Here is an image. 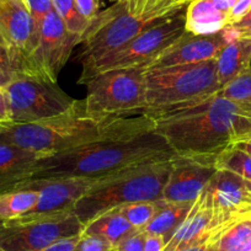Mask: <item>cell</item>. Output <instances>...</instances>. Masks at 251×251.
<instances>
[{
    "instance_id": "6da1fadb",
    "label": "cell",
    "mask_w": 251,
    "mask_h": 251,
    "mask_svg": "<svg viewBox=\"0 0 251 251\" xmlns=\"http://www.w3.org/2000/svg\"><path fill=\"white\" fill-rule=\"evenodd\" d=\"M153 120L156 133L185 158L216 161L224 151L251 137V110L218 94Z\"/></svg>"
},
{
    "instance_id": "7a4b0ae2",
    "label": "cell",
    "mask_w": 251,
    "mask_h": 251,
    "mask_svg": "<svg viewBox=\"0 0 251 251\" xmlns=\"http://www.w3.org/2000/svg\"><path fill=\"white\" fill-rule=\"evenodd\" d=\"M151 131H155V121L148 116L95 117L86 112L83 101L75 100L60 115L0 127V142L47 156L95 142Z\"/></svg>"
},
{
    "instance_id": "3957f363",
    "label": "cell",
    "mask_w": 251,
    "mask_h": 251,
    "mask_svg": "<svg viewBox=\"0 0 251 251\" xmlns=\"http://www.w3.org/2000/svg\"><path fill=\"white\" fill-rule=\"evenodd\" d=\"M176 156L155 131L85 144L38 160L31 178H103L131 168Z\"/></svg>"
},
{
    "instance_id": "277c9868",
    "label": "cell",
    "mask_w": 251,
    "mask_h": 251,
    "mask_svg": "<svg viewBox=\"0 0 251 251\" xmlns=\"http://www.w3.org/2000/svg\"><path fill=\"white\" fill-rule=\"evenodd\" d=\"M171 168L173 159H169L99 178L76 201L74 213L85 226L100 214L123 204L160 201Z\"/></svg>"
},
{
    "instance_id": "5b68a950",
    "label": "cell",
    "mask_w": 251,
    "mask_h": 251,
    "mask_svg": "<svg viewBox=\"0 0 251 251\" xmlns=\"http://www.w3.org/2000/svg\"><path fill=\"white\" fill-rule=\"evenodd\" d=\"M144 79L147 107L142 115L151 118L196 103L221 90L216 59L183 66L147 68Z\"/></svg>"
},
{
    "instance_id": "8992f818",
    "label": "cell",
    "mask_w": 251,
    "mask_h": 251,
    "mask_svg": "<svg viewBox=\"0 0 251 251\" xmlns=\"http://www.w3.org/2000/svg\"><path fill=\"white\" fill-rule=\"evenodd\" d=\"M177 11L136 16L128 11L127 0H118L108 9L100 11L80 38L79 45L81 47L75 60L83 67L81 72L88 71L99 60L122 48L144 30Z\"/></svg>"
},
{
    "instance_id": "52a82bcc",
    "label": "cell",
    "mask_w": 251,
    "mask_h": 251,
    "mask_svg": "<svg viewBox=\"0 0 251 251\" xmlns=\"http://www.w3.org/2000/svg\"><path fill=\"white\" fill-rule=\"evenodd\" d=\"M146 67L110 69L101 72L84 85L83 101L86 112L95 117H125L144 112L146 101Z\"/></svg>"
},
{
    "instance_id": "ba28073f",
    "label": "cell",
    "mask_w": 251,
    "mask_h": 251,
    "mask_svg": "<svg viewBox=\"0 0 251 251\" xmlns=\"http://www.w3.org/2000/svg\"><path fill=\"white\" fill-rule=\"evenodd\" d=\"M186 8L148 27L122 48L99 60L88 71L81 72L78 83L85 84L96 74L110 69L147 68L159 54L186 33Z\"/></svg>"
},
{
    "instance_id": "9c48e42d",
    "label": "cell",
    "mask_w": 251,
    "mask_h": 251,
    "mask_svg": "<svg viewBox=\"0 0 251 251\" xmlns=\"http://www.w3.org/2000/svg\"><path fill=\"white\" fill-rule=\"evenodd\" d=\"M11 123H28L66 112L75 102L57 83L19 73L5 86Z\"/></svg>"
},
{
    "instance_id": "30bf717a",
    "label": "cell",
    "mask_w": 251,
    "mask_h": 251,
    "mask_svg": "<svg viewBox=\"0 0 251 251\" xmlns=\"http://www.w3.org/2000/svg\"><path fill=\"white\" fill-rule=\"evenodd\" d=\"M83 228L74 211L0 222V248L5 251H41L59 239L80 235Z\"/></svg>"
},
{
    "instance_id": "8fae6325",
    "label": "cell",
    "mask_w": 251,
    "mask_h": 251,
    "mask_svg": "<svg viewBox=\"0 0 251 251\" xmlns=\"http://www.w3.org/2000/svg\"><path fill=\"white\" fill-rule=\"evenodd\" d=\"M79 43L80 36L69 32L53 9L41 24L37 47L27 60L24 74L57 83L60 71Z\"/></svg>"
},
{
    "instance_id": "7c38bea8",
    "label": "cell",
    "mask_w": 251,
    "mask_h": 251,
    "mask_svg": "<svg viewBox=\"0 0 251 251\" xmlns=\"http://www.w3.org/2000/svg\"><path fill=\"white\" fill-rule=\"evenodd\" d=\"M202 197L213 211L217 231L251 218V183L233 171L217 169Z\"/></svg>"
},
{
    "instance_id": "4fadbf2b",
    "label": "cell",
    "mask_w": 251,
    "mask_h": 251,
    "mask_svg": "<svg viewBox=\"0 0 251 251\" xmlns=\"http://www.w3.org/2000/svg\"><path fill=\"white\" fill-rule=\"evenodd\" d=\"M0 36L18 74L24 73L38 42L33 19L24 0H4L0 5Z\"/></svg>"
},
{
    "instance_id": "5bb4252c",
    "label": "cell",
    "mask_w": 251,
    "mask_h": 251,
    "mask_svg": "<svg viewBox=\"0 0 251 251\" xmlns=\"http://www.w3.org/2000/svg\"><path fill=\"white\" fill-rule=\"evenodd\" d=\"M96 180L99 178L55 177L25 180L15 188L36 190L38 192V200L35 207L23 217L31 218L74 211L76 201L88 191L89 187Z\"/></svg>"
},
{
    "instance_id": "9a60e30c",
    "label": "cell",
    "mask_w": 251,
    "mask_h": 251,
    "mask_svg": "<svg viewBox=\"0 0 251 251\" xmlns=\"http://www.w3.org/2000/svg\"><path fill=\"white\" fill-rule=\"evenodd\" d=\"M239 36L240 33L230 26L209 35H194L186 31L182 37L166 48L147 68L183 66L216 59L219 52Z\"/></svg>"
},
{
    "instance_id": "2e32d148",
    "label": "cell",
    "mask_w": 251,
    "mask_h": 251,
    "mask_svg": "<svg viewBox=\"0 0 251 251\" xmlns=\"http://www.w3.org/2000/svg\"><path fill=\"white\" fill-rule=\"evenodd\" d=\"M216 171V161L176 155L161 200L171 203H195Z\"/></svg>"
},
{
    "instance_id": "e0dca14e",
    "label": "cell",
    "mask_w": 251,
    "mask_h": 251,
    "mask_svg": "<svg viewBox=\"0 0 251 251\" xmlns=\"http://www.w3.org/2000/svg\"><path fill=\"white\" fill-rule=\"evenodd\" d=\"M216 233L217 226L213 211L201 194L187 218L176 229L163 251H182L191 246L208 243Z\"/></svg>"
},
{
    "instance_id": "ac0fdd59",
    "label": "cell",
    "mask_w": 251,
    "mask_h": 251,
    "mask_svg": "<svg viewBox=\"0 0 251 251\" xmlns=\"http://www.w3.org/2000/svg\"><path fill=\"white\" fill-rule=\"evenodd\" d=\"M238 0H192L186 8V31L209 35L228 26V15Z\"/></svg>"
},
{
    "instance_id": "d6986e66",
    "label": "cell",
    "mask_w": 251,
    "mask_h": 251,
    "mask_svg": "<svg viewBox=\"0 0 251 251\" xmlns=\"http://www.w3.org/2000/svg\"><path fill=\"white\" fill-rule=\"evenodd\" d=\"M41 158L42 154L0 142V194L31 178Z\"/></svg>"
},
{
    "instance_id": "ffe728a7",
    "label": "cell",
    "mask_w": 251,
    "mask_h": 251,
    "mask_svg": "<svg viewBox=\"0 0 251 251\" xmlns=\"http://www.w3.org/2000/svg\"><path fill=\"white\" fill-rule=\"evenodd\" d=\"M216 63L217 79L222 89L251 67V37L239 36L229 42L217 55Z\"/></svg>"
},
{
    "instance_id": "44dd1931",
    "label": "cell",
    "mask_w": 251,
    "mask_h": 251,
    "mask_svg": "<svg viewBox=\"0 0 251 251\" xmlns=\"http://www.w3.org/2000/svg\"><path fill=\"white\" fill-rule=\"evenodd\" d=\"M134 230L137 229L132 226V224L121 213L120 208L117 207V208L110 209L100 214L88 224H85L81 233L102 238L103 240L111 244L113 251L115 246L121 240H123L126 236L133 233Z\"/></svg>"
},
{
    "instance_id": "7402d4cb",
    "label": "cell",
    "mask_w": 251,
    "mask_h": 251,
    "mask_svg": "<svg viewBox=\"0 0 251 251\" xmlns=\"http://www.w3.org/2000/svg\"><path fill=\"white\" fill-rule=\"evenodd\" d=\"M192 206L194 203H171L163 200L156 201L155 214L144 228V231L147 234L163 236L165 243H168L176 229L187 218Z\"/></svg>"
},
{
    "instance_id": "603a6c76",
    "label": "cell",
    "mask_w": 251,
    "mask_h": 251,
    "mask_svg": "<svg viewBox=\"0 0 251 251\" xmlns=\"http://www.w3.org/2000/svg\"><path fill=\"white\" fill-rule=\"evenodd\" d=\"M209 241L216 251H251V218L224 226Z\"/></svg>"
},
{
    "instance_id": "cb8c5ba5",
    "label": "cell",
    "mask_w": 251,
    "mask_h": 251,
    "mask_svg": "<svg viewBox=\"0 0 251 251\" xmlns=\"http://www.w3.org/2000/svg\"><path fill=\"white\" fill-rule=\"evenodd\" d=\"M38 192L28 188H15L0 194V222L20 218L37 203Z\"/></svg>"
},
{
    "instance_id": "d4e9b609",
    "label": "cell",
    "mask_w": 251,
    "mask_h": 251,
    "mask_svg": "<svg viewBox=\"0 0 251 251\" xmlns=\"http://www.w3.org/2000/svg\"><path fill=\"white\" fill-rule=\"evenodd\" d=\"M217 169H226L251 183V154L241 149L231 147L223 153L219 154L216 159Z\"/></svg>"
},
{
    "instance_id": "484cf974",
    "label": "cell",
    "mask_w": 251,
    "mask_h": 251,
    "mask_svg": "<svg viewBox=\"0 0 251 251\" xmlns=\"http://www.w3.org/2000/svg\"><path fill=\"white\" fill-rule=\"evenodd\" d=\"M217 94L251 110V67L239 74Z\"/></svg>"
},
{
    "instance_id": "4316f807",
    "label": "cell",
    "mask_w": 251,
    "mask_h": 251,
    "mask_svg": "<svg viewBox=\"0 0 251 251\" xmlns=\"http://www.w3.org/2000/svg\"><path fill=\"white\" fill-rule=\"evenodd\" d=\"M53 9L64 23L67 30L76 36H83L91 21L79 14L74 0H52Z\"/></svg>"
},
{
    "instance_id": "83f0119b",
    "label": "cell",
    "mask_w": 251,
    "mask_h": 251,
    "mask_svg": "<svg viewBox=\"0 0 251 251\" xmlns=\"http://www.w3.org/2000/svg\"><path fill=\"white\" fill-rule=\"evenodd\" d=\"M127 4L129 13L136 16L169 14L188 5L180 0H127Z\"/></svg>"
},
{
    "instance_id": "f1b7e54d",
    "label": "cell",
    "mask_w": 251,
    "mask_h": 251,
    "mask_svg": "<svg viewBox=\"0 0 251 251\" xmlns=\"http://www.w3.org/2000/svg\"><path fill=\"white\" fill-rule=\"evenodd\" d=\"M134 229L144 230L156 211V202H136L118 207Z\"/></svg>"
},
{
    "instance_id": "f546056e",
    "label": "cell",
    "mask_w": 251,
    "mask_h": 251,
    "mask_svg": "<svg viewBox=\"0 0 251 251\" xmlns=\"http://www.w3.org/2000/svg\"><path fill=\"white\" fill-rule=\"evenodd\" d=\"M16 74L18 72L14 66L10 52L5 46L0 43V86L5 88L15 78Z\"/></svg>"
},
{
    "instance_id": "4dcf8cb0",
    "label": "cell",
    "mask_w": 251,
    "mask_h": 251,
    "mask_svg": "<svg viewBox=\"0 0 251 251\" xmlns=\"http://www.w3.org/2000/svg\"><path fill=\"white\" fill-rule=\"evenodd\" d=\"M24 1H25L31 16H32L36 32H37L38 36L41 24H42L43 19H45V16L47 15L50 11L53 10L52 0H24Z\"/></svg>"
},
{
    "instance_id": "1f68e13d",
    "label": "cell",
    "mask_w": 251,
    "mask_h": 251,
    "mask_svg": "<svg viewBox=\"0 0 251 251\" xmlns=\"http://www.w3.org/2000/svg\"><path fill=\"white\" fill-rule=\"evenodd\" d=\"M74 251H112V246L102 238L81 233L76 241Z\"/></svg>"
},
{
    "instance_id": "d6a6232c",
    "label": "cell",
    "mask_w": 251,
    "mask_h": 251,
    "mask_svg": "<svg viewBox=\"0 0 251 251\" xmlns=\"http://www.w3.org/2000/svg\"><path fill=\"white\" fill-rule=\"evenodd\" d=\"M144 240H146V231L137 229L121 240L115 246L113 251H143Z\"/></svg>"
},
{
    "instance_id": "836d02e7",
    "label": "cell",
    "mask_w": 251,
    "mask_h": 251,
    "mask_svg": "<svg viewBox=\"0 0 251 251\" xmlns=\"http://www.w3.org/2000/svg\"><path fill=\"white\" fill-rule=\"evenodd\" d=\"M76 9H78L79 14L86 20L91 21L93 19L96 18L100 11V0H74Z\"/></svg>"
},
{
    "instance_id": "e575fe53",
    "label": "cell",
    "mask_w": 251,
    "mask_h": 251,
    "mask_svg": "<svg viewBox=\"0 0 251 251\" xmlns=\"http://www.w3.org/2000/svg\"><path fill=\"white\" fill-rule=\"evenodd\" d=\"M251 9V0H238L230 9L228 15V26L233 25L236 21L240 20L241 18L249 13Z\"/></svg>"
},
{
    "instance_id": "d590c367",
    "label": "cell",
    "mask_w": 251,
    "mask_h": 251,
    "mask_svg": "<svg viewBox=\"0 0 251 251\" xmlns=\"http://www.w3.org/2000/svg\"><path fill=\"white\" fill-rule=\"evenodd\" d=\"M78 238L79 235L72 236V238L59 239V240L54 241V243H52L41 251H74Z\"/></svg>"
},
{
    "instance_id": "8d00e7d4",
    "label": "cell",
    "mask_w": 251,
    "mask_h": 251,
    "mask_svg": "<svg viewBox=\"0 0 251 251\" xmlns=\"http://www.w3.org/2000/svg\"><path fill=\"white\" fill-rule=\"evenodd\" d=\"M11 123L10 110H9V101L6 96L5 89L0 86V127Z\"/></svg>"
},
{
    "instance_id": "74e56055",
    "label": "cell",
    "mask_w": 251,
    "mask_h": 251,
    "mask_svg": "<svg viewBox=\"0 0 251 251\" xmlns=\"http://www.w3.org/2000/svg\"><path fill=\"white\" fill-rule=\"evenodd\" d=\"M165 239L155 234H147L143 251H163L165 248Z\"/></svg>"
},
{
    "instance_id": "f35d334b",
    "label": "cell",
    "mask_w": 251,
    "mask_h": 251,
    "mask_svg": "<svg viewBox=\"0 0 251 251\" xmlns=\"http://www.w3.org/2000/svg\"><path fill=\"white\" fill-rule=\"evenodd\" d=\"M231 28L236 31V32L240 33V36L246 35L251 31V9L249 10V13L246 14L244 18H241L240 20L236 21L235 24L230 25Z\"/></svg>"
},
{
    "instance_id": "ab89813d",
    "label": "cell",
    "mask_w": 251,
    "mask_h": 251,
    "mask_svg": "<svg viewBox=\"0 0 251 251\" xmlns=\"http://www.w3.org/2000/svg\"><path fill=\"white\" fill-rule=\"evenodd\" d=\"M182 251H216V248H214L213 243L208 241V243L201 244V245L191 246V248H187Z\"/></svg>"
},
{
    "instance_id": "60d3db41",
    "label": "cell",
    "mask_w": 251,
    "mask_h": 251,
    "mask_svg": "<svg viewBox=\"0 0 251 251\" xmlns=\"http://www.w3.org/2000/svg\"><path fill=\"white\" fill-rule=\"evenodd\" d=\"M234 147L238 149H241V151H246V153L251 154V137L249 139H246V141L239 142V143H236Z\"/></svg>"
},
{
    "instance_id": "b9f144b4",
    "label": "cell",
    "mask_w": 251,
    "mask_h": 251,
    "mask_svg": "<svg viewBox=\"0 0 251 251\" xmlns=\"http://www.w3.org/2000/svg\"><path fill=\"white\" fill-rule=\"evenodd\" d=\"M181 3H183V4H188L190 3V1H192V0H180Z\"/></svg>"
},
{
    "instance_id": "7bdbcfd3",
    "label": "cell",
    "mask_w": 251,
    "mask_h": 251,
    "mask_svg": "<svg viewBox=\"0 0 251 251\" xmlns=\"http://www.w3.org/2000/svg\"><path fill=\"white\" fill-rule=\"evenodd\" d=\"M0 43H1V45H4V46H5V43H4L3 38H1V36H0Z\"/></svg>"
},
{
    "instance_id": "ee69618b",
    "label": "cell",
    "mask_w": 251,
    "mask_h": 251,
    "mask_svg": "<svg viewBox=\"0 0 251 251\" xmlns=\"http://www.w3.org/2000/svg\"><path fill=\"white\" fill-rule=\"evenodd\" d=\"M244 36H246V37H251V31L249 33H246V35H244Z\"/></svg>"
},
{
    "instance_id": "f6af8a7d",
    "label": "cell",
    "mask_w": 251,
    "mask_h": 251,
    "mask_svg": "<svg viewBox=\"0 0 251 251\" xmlns=\"http://www.w3.org/2000/svg\"><path fill=\"white\" fill-rule=\"evenodd\" d=\"M3 1H4V0H0V5H1V4H3Z\"/></svg>"
},
{
    "instance_id": "bcb514c9",
    "label": "cell",
    "mask_w": 251,
    "mask_h": 251,
    "mask_svg": "<svg viewBox=\"0 0 251 251\" xmlns=\"http://www.w3.org/2000/svg\"><path fill=\"white\" fill-rule=\"evenodd\" d=\"M0 251H5V250H4V249H1V248H0Z\"/></svg>"
},
{
    "instance_id": "7dc6e473",
    "label": "cell",
    "mask_w": 251,
    "mask_h": 251,
    "mask_svg": "<svg viewBox=\"0 0 251 251\" xmlns=\"http://www.w3.org/2000/svg\"><path fill=\"white\" fill-rule=\"evenodd\" d=\"M115 1H118V0H115Z\"/></svg>"
}]
</instances>
